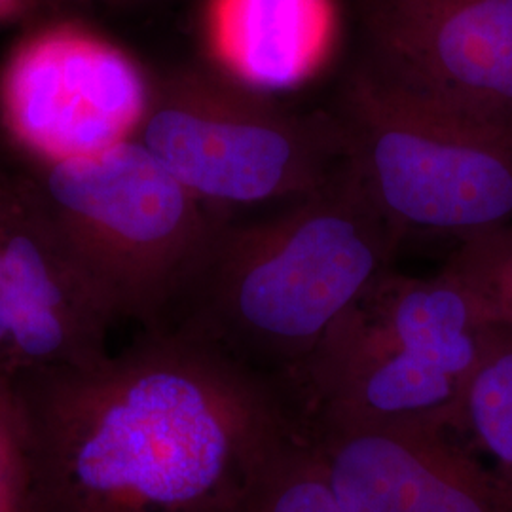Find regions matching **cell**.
Returning <instances> with one entry per match:
<instances>
[{
  "label": "cell",
  "instance_id": "18",
  "mask_svg": "<svg viewBox=\"0 0 512 512\" xmlns=\"http://www.w3.org/2000/svg\"><path fill=\"white\" fill-rule=\"evenodd\" d=\"M110 4H116V6H126V4H135L139 0H109Z\"/></svg>",
  "mask_w": 512,
  "mask_h": 512
},
{
  "label": "cell",
  "instance_id": "2",
  "mask_svg": "<svg viewBox=\"0 0 512 512\" xmlns=\"http://www.w3.org/2000/svg\"><path fill=\"white\" fill-rule=\"evenodd\" d=\"M403 241L349 164L268 219L224 224L162 327L285 387ZM158 329V327H156Z\"/></svg>",
  "mask_w": 512,
  "mask_h": 512
},
{
  "label": "cell",
  "instance_id": "19",
  "mask_svg": "<svg viewBox=\"0 0 512 512\" xmlns=\"http://www.w3.org/2000/svg\"><path fill=\"white\" fill-rule=\"evenodd\" d=\"M6 179H8V177H4V175H2V173H0V186H2V184H4V181H6Z\"/></svg>",
  "mask_w": 512,
  "mask_h": 512
},
{
  "label": "cell",
  "instance_id": "16",
  "mask_svg": "<svg viewBox=\"0 0 512 512\" xmlns=\"http://www.w3.org/2000/svg\"><path fill=\"white\" fill-rule=\"evenodd\" d=\"M27 2L29 0H0V18L18 12L19 8L27 6Z\"/></svg>",
  "mask_w": 512,
  "mask_h": 512
},
{
  "label": "cell",
  "instance_id": "1",
  "mask_svg": "<svg viewBox=\"0 0 512 512\" xmlns=\"http://www.w3.org/2000/svg\"><path fill=\"white\" fill-rule=\"evenodd\" d=\"M18 387L33 512H226L306 433L283 385L171 327Z\"/></svg>",
  "mask_w": 512,
  "mask_h": 512
},
{
  "label": "cell",
  "instance_id": "13",
  "mask_svg": "<svg viewBox=\"0 0 512 512\" xmlns=\"http://www.w3.org/2000/svg\"><path fill=\"white\" fill-rule=\"evenodd\" d=\"M226 512H346V509L334 494L329 476L304 433Z\"/></svg>",
  "mask_w": 512,
  "mask_h": 512
},
{
  "label": "cell",
  "instance_id": "3",
  "mask_svg": "<svg viewBox=\"0 0 512 512\" xmlns=\"http://www.w3.org/2000/svg\"><path fill=\"white\" fill-rule=\"evenodd\" d=\"M494 325L448 270L378 275L285 389L304 423L456 433L469 378Z\"/></svg>",
  "mask_w": 512,
  "mask_h": 512
},
{
  "label": "cell",
  "instance_id": "11",
  "mask_svg": "<svg viewBox=\"0 0 512 512\" xmlns=\"http://www.w3.org/2000/svg\"><path fill=\"white\" fill-rule=\"evenodd\" d=\"M211 65L255 90L293 92L329 69L342 40L338 0H207Z\"/></svg>",
  "mask_w": 512,
  "mask_h": 512
},
{
  "label": "cell",
  "instance_id": "15",
  "mask_svg": "<svg viewBox=\"0 0 512 512\" xmlns=\"http://www.w3.org/2000/svg\"><path fill=\"white\" fill-rule=\"evenodd\" d=\"M0 512H33V448L18 385L0 382Z\"/></svg>",
  "mask_w": 512,
  "mask_h": 512
},
{
  "label": "cell",
  "instance_id": "12",
  "mask_svg": "<svg viewBox=\"0 0 512 512\" xmlns=\"http://www.w3.org/2000/svg\"><path fill=\"white\" fill-rule=\"evenodd\" d=\"M456 437L512 476V327L488 330L465 389Z\"/></svg>",
  "mask_w": 512,
  "mask_h": 512
},
{
  "label": "cell",
  "instance_id": "4",
  "mask_svg": "<svg viewBox=\"0 0 512 512\" xmlns=\"http://www.w3.org/2000/svg\"><path fill=\"white\" fill-rule=\"evenodd\" d=\"M114 317L164 325L226 224L139 141L29 177Z\"/></svg>",
  "mask_w": 512,
  "mask_h": 512
},
{
  "label": "cell",
  "instance_id": "10",
  "mask_svg": "<svg viewBox=\"0 0 512 512\" xmlns=\"http://www.w3.org/2000/svg\"><path fill=\"white\" fill-rule=\"evenodd\" d=\"M346 512H512V476L448 431L304 423Z\"/></svg>",
  "mask_w": 512,
  "mask_h": 512
},
{
  "label": "cell",
  "instance_id": "17",
  "mask_svg": "<svg viewBox=\"0 0 512 512\" xmlns=\"http://www.w3.org/2000/svg\"><path fill=\"white\" fill-rule=\"evenodd\" d=\"M40 2H46L48 6H54V8H73V6H84L90 0H40Z\"/></svg>",
  "mask_w": 512,
  "mask_h": 512
},
{
  "label": "cell",
  "instance_id": "8",
  "mask_svg": "<svg viewBox=\"0 0 512 512\" xmlns=\"http://www.w3.org/2000/svg\"><path fill=\"white\" fill-rule=\"evenodd\" d=\"M361 16V69L512 137V0H363Z\"/></svg>",
  "mask_w": 512,
  "mask_h": 512
},
{
  "label": "cell",
  "instance_id": "14",
  "mask_svg": "<svg viewBox=\"0 0 512 512\" xmlns=\"http://www.w3.org/2000/svg\"><path fill=\"white\" fill-rule=\"evenodd\" d=\"M444 270L480 298L494 321L512 327V224L459 241Z\"/></svg>",
  "mask_w": 512,
  "mask_h": 512
},
{
  "label": "cell",
  "instance_id": "7",
  "mask_svg": "<svg viewBox=\"0 0 512 512\" xmlns=\"http://www.w3.org/2000/svg\"><path fill=\"white\" fill-rule=\"evenodd\" d=\"M152 78L86 29L54 25L23 40L0 76V120L37 165L101 154L135 139Z\"/></svg>",
  "mask_w": 512,
  "mask_h": 512
},
{
  "label": "cell",
  "instance_id": "5",
  "mask_svg": "<svg viewBox=\"0 0 512 512\" xmlns=\"http://www.w3.org/2000/svg\"><path fill=\"white\" fill-rule=\"evenodd\" d=\"M135 141L217 211L300 200L348 165L334 114L294 112L213 65L152 78Z\"/></svg>",
  "mask_w": 512,
  "mask_h": 512
},
{
  "label": "cell",
  "instance_id": "9",
  "mask_svg": "<svg viewBox=\"0 0 512 512\" xmlns=\"http://www.w3.org/2000/svg\"><path fill=\"white\" fill-rule=\"evenodd\" d=\"M118 319L86 274L29 179L0 186V382L103 359Z\"/></svg>",
  "mask_w": 512,
  "mask_h": 512
},
{
  "label": "cell",
  "instance_id": "6",
  "mask_svg": "<svg viewBox=\"0 0 512 512\" xmlns=\"http://www.w3.org/2000/svg\"><path fill=\"white\" fill-rule=\"evenodd\" d=\"M336 120L349 164L401 236L463 239L512 224V137L357 67Z\"/></svg>",
  "mask_w": 512,
  "mask_h": 512
}]
</instances>
